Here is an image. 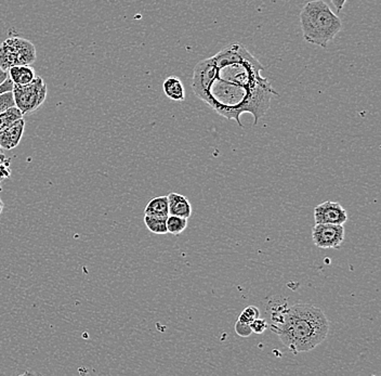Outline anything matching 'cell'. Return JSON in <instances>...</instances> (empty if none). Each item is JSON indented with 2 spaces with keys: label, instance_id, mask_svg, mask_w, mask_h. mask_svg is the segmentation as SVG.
<instances>
[{
  "label": "cell",
  "instance_id": "cell-1",
  "mask_svg": "<svg viewBox=\"0 0 381 376\" xmlns=\"http://www.w3.org/2000/svg\"><path fill=\"white\" fill-rule=\"evenodd\" d=\"M261 63L241 44H231L217 55L197 63L193 71L192 89L198 99L227 120L244 127L241 116L250 113L254 125L279 96L261 75Z\"/></svg>",
  "mask_w": 381,
  "mask_h": 376
},
{
  "label": "cell",
  "instance_id": "cell-2",
  "mask_svg": "<svg viewBox=\"0 0 381 376\" xmlns=\"http://www.w3.org/2000/svg\"><path fill=\"white\" fill-rule=\"evenodd\" d=\"M329 322L324 312L308 304L289 306L275 333L289 352H309L326 339Z\"/></svg>",
  "mask_w": 381,
  "mask_h": 376
},
{
  "label": "cell",
  "instance_id": "cell-3",
  "mask_svg": "<svg viewBox=\"0 0 381 376\" xmlns=\"http://www.w3.org/2000/svg\"><path fill=\"white\" fill-rule=\"evenodd\" d=\"M300 24L306 43L322 48H326L342 28V20L323 0H312L304 6Z\"/></svg>",
  "mask_w": 381,
  "mask_h": 376
},
{
  "label": "cell",
  "instance_id": "cell-4",
  "mask_svg": "<svg viewBox=\"0 0 381 376\" xmlns=\"http://www.w3.org/2000/svg\"><path fill=\"white\" fill-rule=\"evenodd\" d=\"M37 53L35 45L21 37H10L0 45V69L8 71L15 65H32Z\"/></svg>",
  "mask_w": 381,
  "mask_h": 376
},
{
  "label": "cell",
  "instance_id": "cell-5",
  "mask_svg": "<svg viewBox=\"0 0 381 376\" xmlns=\"http://www.w3.org/2000/svg\"><path fill=\"white\" fill-rule=\"evenodd\" d=\"M12 93L15 107L23 115L30 114L39 109L47 99V84L43 78L36 76L32 82L26 85L13 84Z\"/></svg>",
  "mask_w": 381,
  "mask_h": 376
},
{
  "label": "cell",
  "instance_id": "cell-6",
  "mask_svg": "<svg viewBox=\"0 0 381 376\" xmlns=\"http://www.w3.org/2000/svg\"><path fill=\"white\" fill-rule=\"evenodd\" d=\"M346 231L342 224H315L312 240L319 249H339L344 243Z\"/></svg>",
  "mask_w": 381,
  "mask_h": 376
},
{
  "label": "cell",
  "instance_id": "cell-7",
  "mask_svg": "<svg viewBox=\"0 0 381 376\" xmlns=\"http://www.w3.org/2000/svg\"><path fill=\"white\" fill-rule=\"evenodd\" d=\"M315 224H342L348 220V213L338 202L321 203L314 208Z\"/></svg>",
  "mask_w": 381,
  "mask_h": 376
},
{
  "label": "cell",
  "instance_id": "cell-8",
  "mask_svg": "<svg viewBox=\"0 0 381 376\" xmlns=\"http://www.w3.org/2000/svg\"><path fill=\"white\" fill-rule=\"evenodd\" d=\"M26 129V120L24 118L13 123L10 127L0 132V147L3 149L10 151L20 145L23 134Z\"/></svg>",
  "mask_w": 381,
  "mask_h": 376
},
{
  "label": "cell",
  "instance_id": "cell-9",
  "mask_svg": "<svg viewBox=\"0 0 381 376\" xmlns=\"http://www.w3.org/2000/svg\"><path fill=\"white\" fill-rule=\"evenodd\" d=\"M167 197L169 215L182 217V218H187V220L192 216V205L185 195L172 192Z\"/></svg>",
  "mask_w": 381,
  "mask_h": 376
},
{
  "label": "cell",
  "instance_id": "cell-10",
  "mask_svg": "<svg viewBox=\"0 0 381 376\" xmlns=\"http://www.w3.org/2000/svg\"><path fill=\"white\" fill-rule=\"evenodd\" d=\"M8 74L15 85H26L36 78L35 70L32 65H15L8 70Z\"/></svg>",
  "mask_w": 381,
  "mask_h": 376
},
{
  "label": "cell",
  "instance_id": "cell-11",
  "mask_svg": "<svg viewBox=\"0 0 381 376\" xmlns=\"http://www.w3.org/2000/svg\"><path fill=\"white\" fill-rule=\"evenodd\" d=\"M162 90L168 99L172 101H185V89L183 82H181L179 78L176 76H170L166 78L162 82Z\"/></svg>",
  "mask_w": 381,
  "mask_h": 376
},
{
  "label": "cell",
  "instance_id": "cell-12",
  "mask_svg": "<svg viewBox=\"0 0 381 376\" xmlns=\"http://www.w3.org/2000/svg\"><path fill=\"white\" fill-rule=\"evenodd\" d=\"M145 215L149 216H169V206H168V197H157L151 199L145 207Z\"/></svg>",
  "mask_w": 381,
  "mask_h": 376
},
{
  "label": "cell",
  "instance_id": "cell-13",
  "mask_svg": "<svg viewBox=\"0 0 381 376\" xmlns=\"http://www.w3.org/2000/svg\"><path fill=\"white\" fill-rule=\"evenodd\" d=\"M145 224L149 231L155 235H167V217L145 215Z\"/></svg>",
  "mask_w": 381,
  "mask_h": 376
},
{
  "label": "cell",
  "instance_id": "cell-14",
  "mask_svg": "<svg viewBox=\"0 0 381 376\" xmlns=\"http://www.w3.org/2000/svg\"><path fill=\"white\" fill-rule=\"evenodd\" d=\"M23 116L24 115L19 110L18 107H9L8 110L0 114V132L7 129L8 127H10L13 123L21 120V118H23Z\"/></svg>",
  "mask_w": 381,
  "mask_h": 376
},
{
  "label": "cell",
  "instance_id": "cell-15",
  "mask_svg": "<svg viewBox=\"0 0 381 376\" xmlns=\"http://www.w3.org/2000/svg\"><path fill=\"white\" fill-rule=\"evenodd\" d=\"M187 227V218L169 215L167 217V231L172 235H181Z\"/></svg>",
  "mask_w": 381,
  "mask_h": 376
},
{
  "label": "cell",
  "instance_id": "cell-16",
  "mask_svg": "<svg viewBox=\"0 0 381 376\" xmlns=\"http://www.w3.org/2000/svg\"><path fill=\"white\" fill-rule=\"evenodd\" d=\"M260 310L254 306H248L243 310L242 314L239 316V321L244 322V323H252L254 319L259 318Z\"/></svg>",
  "mask_w": 381,
  "mask_h": 376
},
{
  "label": "cell",
  "instance_id": "cell-17",
  "mask_svg": "<svg viewBox=\"0 0 381 376\" xmlns=\"http://www.w3.org/2000/svg\"><path fill=\"white\" fill-rule=\"evenodd\" d=\"M15 107V98L12 91L1 93L0 95V114L8 110L9 107Z\"/></svg>",
  "mask_w": 381,
  "mask_h": 376
},
{
  "label": "cell",
  "instance_id": "cell-18",
  "mask_svg": "<svg viewBox=\"0 0 381 376\" xmlns=\"http://www.w3.org/2000/svg\"><path fill=\"white\" fill-rule=\"evenodd\" d=\"M250 325L252 333L254 334H262L269 328L267 320L262 319V318H257V319H254Z\"/></svg>",
  "mask_w": 381,
  "mask_h": 376
},
{
  "label": "cell",
  "instance_id": "cell-19",
  "mask_svg": "<svg viewBox=\"0 0 381 376\" xmlns=\"http://www.w3.org/2000/svg\"><path fill=\"white\" fill-rule=\"evenodd\" d=\"M234 330L235 332H236L237 335L241 337H248L252 334L250 324L244 323V322L239 321V320H237L236 324H235Z\"/></svg>",
  "mask_w": 381,
  "mask_h": 376
},
{
  "label": "cell",
  "instance_id": "cell-20",
  "mask_svg": "<svg viewBox=\"0 0 381 376\" xmlns=\"http://www.w3.org/2000/svg\"><path fill=\"white\" fill-rule=\"evenodd\" d=\"M12 89L13 82L10 78H8L5 82H3V84L0 85V95H1V93H8V91H12Z\"/></svg>",
  "mask_w": 381,
  "mask_h": 376
},
{
  "label": "cell",
  "instance_id": "cell-21",
  "mask_svg": "<svg viewBox=\"0 0 381 376\" xmlns=\"http://www.w3.org/2000/svg\"><path fill=\"white\" fill-rule=\"evenodd\" d=\"M331 1L334 5V7L336 8V10L340 12L344 9L348 0H331Z\"/></svg>",
  "mask_w": 381,
  "mask_h": 376
},
{
  "label": "cell",
  "instance_id": "cell-22",
  "mask_svg": "<svg viewBox=\"0 0 381 376\" xmlns=\"http://www.w3.org/2000/svg\"><path fill=\"white\" fill-rule=\"evenodd\" d=\"M9 78V74H8V71L3 70V69H0V85L3 84V82H5L6 80Z\"/></svg>",
  "mask_w": 381,
  "mask_h": 376
},
{
  "label": "cell",
  "instance_id": "cell-23",
  "mask_svg": "<svg viewBox=\"0 0 381 376\" xmlns=\"http://www.w3.org/2000/svg\"><path fill=\"white\" fill-rule=\"evenodd\" d=\"M3 208H5V204H3V199H0V215L3 213Z\"/></svg>",
  "mask_w": 381,
  "mask_h": 376
},
{
  "label": "cell",
  "instance_id": "cell-24",
  "mask_svg": "<svg viewBox=\"0 0 381 376\" xmlns=\"http://www.w3.org/2000/svg\"><path fill=\"white\" fill-rule=\"evenodd\" d=\"M1 190H3V187H1V183H0V192H1Z\"/></svg>",
  "mask_w": 381,
  "mask_h": 376
}]
</instances>
